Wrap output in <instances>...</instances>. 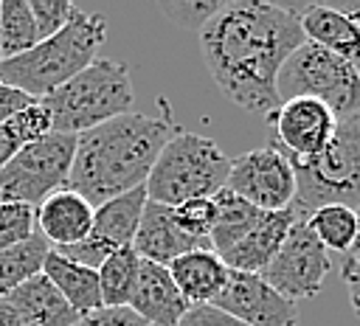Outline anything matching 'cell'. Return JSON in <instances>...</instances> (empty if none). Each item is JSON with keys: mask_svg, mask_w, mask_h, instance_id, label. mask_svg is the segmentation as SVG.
I'll return each instance as SVG.
<instances>
[{"mask_svg": "<svg viewBox=\"0 0 360 326\" xmlns=\"http://www.w3.org/2000/svg\"><path fill=\"white\" fill-rule=\"evenodd\" d=\"M79 326H155V323L141 318L132 306H101L90 315H82Z\"/></svg>", "mask_w": 360, "mask_h": 326, "instance_id": "1f68e13d", "label": "cell"}, {"mask_svg": "<svg viewBox=\"0 0 360 326\" xmlns=\"http://www.w3.org/2000/svg\"><path fill=\"white\" fill-rule=\"evenodd\" d=\"M129 306L155 326H177L186 318V312L191 309V304L180 295L169 267L152 264L143 259H141L138 287H135Z\"/></svg>", "mask_w": 360, "mask_h": 326, "instance_id": "e0dca14e", "label": "cell"}, {"mask_svg": "<svg viewBox=\"0 0 360 326\" xmlns=\"http://www.w3.org/2000/svg\"><path fill=\"white\" fill-rule=\"evenodd\" d=\"M172 216L174 222L194 239H208L211 236V228H214V216H217V208H214V200H186L180 205H172ZM211 242V239H208Z\"/></svg>", "mask_w": 360, "mask_h": 326, "instance_id": "f1b7e54d", "label": "cell"}, {"mask_svg": "<svg viewBox=\"0 0 360 326\" xmlns=\"http://www.w3.org/2000/svg\"><path fill=\"white\" fill-rule=\"evenodd\" d=\"M169 273L180 295L191 306H202V304H214V298L222 292V287L228 284L231 267L222 261L219 253H214L211 247H202L174 259L169 264Z\"/></svg>", "mask_w": 360, "mask_h": 326, "instance_id": "d6986e66", "label": "cell"}, {"mask_svg": "<svg viewBox=\"0 0 360 326\" xmlns=\"http://www.w3.org/2000/svg\"><path fill=\"white\" fill-rule=\"evenodd\" d=\"M31 6V14H34V22H37V37L39 42L53 37L56 31H62L70 20V14L76 11L73 3L68 0H28Z\"/></svg>", "mask_w": 360, "mask_h": 326, "instance_id": "f546056e", "label": "cell"}, {"mask_svg": "<svg viewBox=\"0 0 360 326\" xmlns=\"http://www.w3.org/2000/svg\"><path fill=\"white\" fill-rule=\"evenodd\" d=\"M0 326H31V320L8 298H0Z\"/></svg>", "mask_w": 360, "mask_h": 326, "instance_id": "d590c367", "label": "cell"}, {"mask_svg": "<svg viewBox=\"0 0 360 326\" xmlns=\"http://www.w3.org/2000/svg\"><path fill=\"white\" fill-rule=\"evenodd\" d=\"M270 126L276 129V143L298 157H312L318 155L335 135L338 129V115L315 101V98H290L281 101L270 115Z\"/></svg>", "mask_w": 360, "mask_h": 326, "instance_id": "7c38bea8", "label": "cell"}, {"mask_svg": "<svg viewBox=\"0 0 360 326\" xmlns=\"http://www.w3.org/2000/svg\"><path fill=\"white\" fill-rule=\"evenodd\" d=\"M141 273V256L132 247L115 250L101 267H98V287H101V304L104 306H129Z\"/></svg>", "mask_w": 360, "mask_h": 326, "instance_id": "603a6c76", "label": "cell"}, {"mask_svg": "<svg viewBox=\"0 0 360 326\" xmlns=\"http://www.w3.org/2000/svg\"><path fill=\"white\" fill-rule=\"evenodd\" d=\"M174 132L177 126L169 115L127 112L76 135L68 188L98 208L112 197L146 185L160 149Z\"/></svg>", "mask_w": 360, "mask_h": 326, "instance_id": "7a4b0ae2", "label": "cell"}, {"mask_svg": "<svg viewBox=\"0 0 360 326\" xmlns=\"http://www.w3.org/2000/svg\"><path fill=\"white\" fill-rule=\"evenodd\" d=\"M6 298L31 320V326H79V312L62 298L45 273L34 275Z\"/></svg>", "mask_w": 360, "mask_h": 326, "instance_id": "44dd1931", "label": "cell"}, {"mask_svg": "<svg viewBox=\"0 0 360 326\" xmlns=\"http://www.w3.org/2000/svg\"><path fill=\"white\" fill-rule=\"evenodd\" d=\"M0 62H3V53H0Z\"/></svg>", "mask_w": 360, "mask_h": 326, "instance_id": "f35d334b", "label": "cell"}, {"mask_svg": "<svg viewBox=\"0 0 360 326\" xmlns=\"http://www.w3.org/2000/svg\"><path fill=\"white\" fill-rule=\"evenodd\" d=\"M307 42L301 20L281 3L225 0L200 28L202 62L217 87L236 107L270 115L284 62Z\"/></svg>", "mask_w": 360, "mask_h": 326, "instance_id": "6da1fadb", "label": "cell"}, {"mask_svg": "<svg viewBox=\"0 0 360 326\" xmlns=\"http://www.w3.org/2000/svg\"><path fill=\"white\" fill-rule=\"evenodd\" d=\"M326 273H329L326 247L318 242L309 222L298 219L290 228L273 261L267 264V270L262 273V278L287 301H304L321 292Z\"/></svg>", "mask_w": 360, "mask_h": 326, "instance_id": "9c48e42d", "label": "cell"}, {"mask_svg": "<svg viewBox=\"0 0 360 326\" xmlns=\"http://www.w3.org/2000/svg\"><path fill=\"white\" fill-rule=\"evenodd\" d=\"M340 278L349 289V301H352V309L360 315V250H349L343 253V261H340Z\"/></svg>", "mask_w": 360, "mask_h": 326, "instance_id": "836d02e7", "label": "cell"}, {"mask_svg": "<svg viewBox=\"0 0 360 326\" xmlns=\"http://www.w3.org/2000/svg\"><path fill=\"white\" fill-rule=\"evenodd\" d=\"M96 208L76 191L62 188L37 205V233L51 247H68L90 236Z\"/></svg>", "mask_w": 360, "mask_h": 326, "instance_id": "9a60e30c", "label": "cell"}, {"mask_svg": "<svg viewBox=\"0 0 360 326\" xmlns=\"http://www.w3.org/2000/svg\"><path fill=\"white\" fill-rule=\"evenodd\" d=\"M37 233V208L0 200V253L28 242Z\"/></svg>", "mask_w": 360, "mask_h": 326, "instance_id": "83f0119b", "label": "cell"}, {"mask_svg": "<svg viewBox=\"0 0 360 326\" xmlns=\"http://www.w3.org/2000/svg\"><path fill=\"white\" fill-rule=\"evenodd\" d=\"M284 157L295 171L292 211L298 219H309L323 205L360 208V115L338 118L332 141L318 155L298 157L284 152Z\"/></svg>", "mask_w": 360, "mask_h": 326, "instance_id": "277c9868", "label": "cell"}, {"mask_svg": "<svg viewBox=\"0 0 360 326\" xmlns=\"http://www.w3.org/2000/svg\"><path fill=\"white\" fill-rule=\"evenodd\" d=\"M346 14H349V17L354 20V22H360V6H354V8H349Z\"/></svg>", "mask_w": 360, "mask_h": 326, "instance_id": "8d00e7d4", "label": "cell"}, {"mask_svg": "<svg viewBox=\"0 0 360 326\" xmlns=\"http://www.w3.org/2000/svg\"><path fill=\"white\" fill-rule=\"evenodd\" d=\"M225 188L259 211H287L295 200V171L276 143L250 149L231 163Z\"/></svg>", "mask_w": 360, "mask_h": 326, "instance_id": "30bf717a", "label": "cell"}, {"mask_svg": "<svg viewBox=\"0 0 360 326\" xmlns=\"http://www.w3.org/2000/svg\"><path fill=\"white\" fill-rule=\"evenodd\" d=\"M295 222H298V214L292 208H287V211H262V216L256 219L250 233L242 242H236L222 256V261L231 270L262 275L267 270V264L273 261V256L278 253L281 242L287 239V233H290V228Z\"/></svg>", "mask_w": 360, "mask_h": 326, "instance_id": "5bb4252c", "label": "cell"}, {"mask_svg": "<svg viewBox=\"0 0 360 326\" xmlns=\"http://www.w3.org/2000/svg\"><path fill=\"white\" fill-rule=\"evenodd\" d=\"M177 326H248V323L231 318L228 312H222L211 304H202V306H191Z\"/></svg>", "mask_w": 360, "mask_h": 326, "instance_id": "d6a6232c", "label": "cell"}, {"mask_svg": "<svg viewBox=\"0 0 360 326\" xmlns=\"http://www.w3.org/2000/svg\"><path fill=\"white\" fill-rule=\"evenodd\" d=\"M42 273L62 292V298L79 312V318L104 306L101 304V287H98V270H90L79 261H70L51 247V253L45 256V264H42Z\"/></svg>", "mask_w": 360, "mask_h": 326, "instance_id": "ffe728a7", "label": "cell"}, {"mask_svg": "<svg viewBox=\"0 0 360 326\" xmlns=\"http://www.w3.org/2000/svg\"><path fill=\"white\" fill-rule=\"evenodd\" d=\"M298 20L309 42L346 59L360 73V22H354L343 8L323 3H301Z\"/></svg>", "mask_w": 360, "mask_h": 326, "instance_id": "2e32d148", "label": "cell"}, {"mask_svg": "<svg viewBox=\"0 0 360 326\" xmlns=\"http://www.w3.org/2000/svg\"><path fill=\"white\" fill-rule=\"evenodd\" d=\"M211 247L208 239H194L188 236L172 216V205H160V202H146L138 233L132 239V250L152 264H163L169 267L174 259L191 253V250H202Z\"/></svg>", "mask_w": 360, "mask_h": 326, "instance_id": "4fadbf2b", "label": "cell"}, {"mask_svg": "<svg viewBox=\"0 0 360 326\" xmlns=\"http://www.w3.org/2000/svg\"><path fill=\"white\" fill-rule=\"evenodd\" d=\"M149 197H146V188H132L121 197H112L107 200L104 205L96 208L93 214V230H90V239L104 247L110 256L121 247H132V239L138 233V225H141V216H143V208H146Z\"/></svg>", "mask_w": 360, "mask_h": 326, "instance_id": "ac0fdd59", "label": "cell"}, {"mask_svg": "<svg viewBox=\"0 0 360 326\" xmlns=\"http://www.w3.org/2000/svg\"><path fill=\"white\" fill-rule=\"evenodd\" d=\"M352 250H360V208H357V242H354Z\"/></svg>", "mask_w": 360, "mask_h": 326, "instance_id": "74e56055", "label": "cell"}, {"mask_svg": "<svg viewBox=\"0 0 360 326\" xmlns=\"http://www.w3.org/2000/svg\"><path fill=\"white\" fill-rule=\"evenodd\" d=\"M48 253H51V244L39 233H34L28 242H22L17 247L3 250L0 253V298L11 295L17 287H22L34 275H39Z\"/></svg>", "mask_w": 360, "mask_h": 326, "instance_id": "cb8c5ba5", "label": "cell"}, {"mask_svg": "<svg viewBox=\"0 0 360 326\" xmlns=\"http://www.w3.org/2000/svg\"><path fill=\"white\" fill-rule=\"evenodd\" d=\"M214 208H217V216H214V228H211V250L225 256L236 242H242L250 228L256 225V219L262 216L259 208H253L248 200H242L239 194H233L231 188H222L217 191L214 197Z\"/></svg>", "mask_w": 360, "mask_h": 326, "instance_id": "7402d4cb", "label": "cell"}, {"mask_svg": "<svg viewBox=\"0 0 360 326\" xmlns=\"http://www.w3.org/2000/svg\"><path fill=\"white\" fill-rule=\"evenodd\" d=\"M276 93L278 101L315 98L338 118L360 115V73L346 59L309 39L284 62Z\"/></svg>", "mask_w": 360, "mask_h": 326, "instance_id": "52a82bcc", "label": "cell"}, {"mask_svg": "<svg viewBox=\"0 0 360 326\" xmlns=\"http://www.w3.org/2000/svg\"><path fill=\"white\" fill-rule=\"evenodd\" d=\"M135 87L124 62L96 59L39 104L51 112L53 132L82 135L118 115L132 112Z\"/></svg>", "mask_w": 360, "mask_h": 326, "instance_id": "5b68a950", "label": "cell"}, {"mask_svg": "<svg viewBox=\"0 0 360 326\" xmlns=\"http://www.w3.org/2000/svg\"><path fill=\"white\" fill-rule=\"evenodd\" d=\"M31 104H34L31 96H25L22 90H17V87L0 82V124H6L8 118H14L17 112H22V110L31 107Z\"/></svg>", "mask_w": 360, "mask_h": 326, "instance_id": "e575fe53", "label": "cell"}, {"mask_svg": "<svg viewBox=\"0 0 360 326\" xmlns=\"http://www.w3.org/2000/svg\"><path fill=\"white\" fill-rule=\"evenodd\" d=\"M76 155V135L48 132L45 138L22 146L0 169V200L39 205L51 194L68 188Z\"/></svg>", "mask_w": 360, "mask_h": 326, "instance_id": "ba28073f", "label": "cell"}, {"mask_svg": "<svg viewBox=\"0 0 360 326\" xmlns=\"http://www.w3.org/2000/svg\"><path fill=\"white\" fill-rule=\"evenodd\" d=\"M107 37V22L101 14H87L76 8L62 31L37 42L31 51L0 62V82L22 90L34 101L51 96L76 73L90 67Z\"/></svg>", "mask_w": 360, "mask_h": 326, "instance_id": "3957f363", "label": "cell"}, {"mask_svg": "<svg viewBox=\"0 0 360 326\" xmlns=\"http://www.w3.org/2000/svg\"><path fill=\"white\" fill-rule=\"evenodd\" d=\"M39 42L28 0H0V53L14 59Z\"/></svg>", "mask_w": 360, "mask_h": 326, "instance_id": "484cf974", "label": "cell"}, {"mask_svg": "<svg viewBox=\"0 0 360 326\" xmlns=\"http://www.w3.org/2000/svg\"><path fill=\"white\" fill-rule=\"evenodd\" d=\"M312 233L326 250L349 253L357 242V211L346 205H323L309 219Z\"/></svg>", "mask_w": 360, "mask_h": 326, "instance_id": "4316f807", "label": "cell"}, {"mask_svg": "<svg viewBox=\"0 0 360 326\" xmlns=\"http://www.w3.org/2000/svg\"><path fill=\"white\" fill-rule=\"evenodd\" d=\"M217 309L248 326H298L295 304L278 295L262 275L231 270L228 284L214 298Z\"/></svg>", "mask_w": 360, "mask_h": 326, "instance_id": "8fae6325", "label": "cell"}, {"mask_svg": "<svg viewBox=\"0 0 360 326\" xmlns=\"http://www.w3.org/2000/svg\"><path fill=\"white\" fill-rule=\"evenodd\" d=\"M225 6V0H180V3H163V11L183 28H191L200 34V28Z\"/></svg>", "mask_w": 360, "mask_h": 326, "instance_id": "4dcf8cb0", "label": "cell"}, {"mask_svg": "<svg viewBox=\"0 0 360 326\" xmlns=\"http://www.w3.org/2000/svg\"><path fill=\"white\" fill-rule=\"evenodd\" d=\"M231 157L217 141L177 129L160 149L149 177L146 197L160 205H180L186 200H208L225 188L231 174Z\"/></svg>", "mask_w": 360, "mask_h": 326, "instance_id": "8992f818", "label": "cell"}, {"mask_svg": "<svg viewBox=\"0 0 360 326\" xmlns=\"http://www.w3.org/2000/svg\"><path fill=\"white\" fill-rule=\"evenodd\" d=\"M48 132H53L51 124V112L34 101L31 107H25L22 112H17L14 118H8L6 124H0V169L28 143L45 138Z\"/></svg>", "mask_w": 360, "mask_h": 326, "instance_id": "d4e9b609", "label": "cell"}]
</instances>
